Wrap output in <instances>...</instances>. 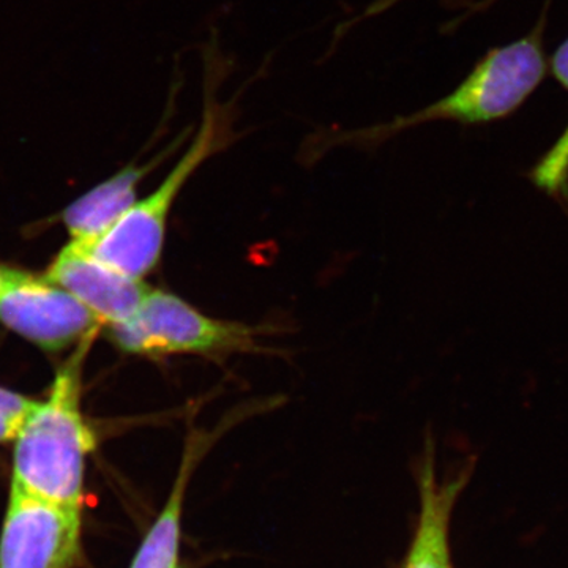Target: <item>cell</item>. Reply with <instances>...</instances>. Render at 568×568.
I'll use <instances>...</instances> for the list:
<instances>
[{
	"mask_svg": "<svg viewBox=\"0 0 568 568\" xmlns=\"http://www.w3.org/2000/svg\"><path fill=\"white\" fill-rule=\"evenodd\" d=\"M93 339H84L55 373L47 398L39 399L13 439L11 491L54 506L82 510L85 469L97 446L82 410V369Z\"/></svg>",
	"mask_w": 568,
	"mask_h": 568,
	"instance_id": "cell-1",
	"label": "cell"
},
{
	"mask_svg": "<svg viewBox=\"0 0 568 568\" xmlns=\"http://www.w3.org/2000/svg\"><path fill=\"white\" fill-rule=\"evenodd\" d=\"M106 331L123 354L153 361L194 355L223 365L235 355H276L264 343L276 327L205 315L185 298L153 287L129 320Z\"/></svg>",
	"mask_w": 568,
	"mask_h": 568,
	"instance_id": "cell-2",
	"label": "cell"
},
{
	"mask_svg": "<svg viewBox=\"0 0 568 568\" xmlns=\"http://www.w3.org/2000/svg\"><path fill=\"white\" fill-rule=\"evenodd\" d=\"M540 24L525 39L495 48L444 99L424 110L372 129L342 134L338 142H379L426 122L477 125L514 114L537 91L547 74Z\"/></svg>",
	"mask_w": 568,
	"mask_h": 568,
	"instance_id": "cell-3",
	"label": "cell"
},
{
	"mask_svg": "<svg viewBox=\"0 0 568 568\" xmlns=\"http://www.w3.org/2000/svg\"><path fill=\"white\" fill-rule=\"evenodd\" d=\"M233 134L226 112L216 100L205 95L203 121L190 148L160 185L141 197L121 222L92 246L91 252L122 274L144 280L162 261L168 222L179 194L205 162L231 144Z\"/></svg>",
	"mask_w": 568,
	"mask_h": 568,
	"instance_id": "cell-4",
	"label": "cell"
},
{
	"mask_svg": "<svg viewBox=\"0 0 568 568\" xmlns=\"http://www.w3.org/2000/svg\"><path fill=\"white\" fill-rule=\"evenodd\" d=\"M0 324L47 353H61L99 335L91 310L44 275L7 267L0 290Z\"/></svg>",
	"mask_w": 568,
	"mask_h": 568,
	"instance_id": "cell-5",
	"label": "cell"
},
{
	"mask_svg": "<svg viewBox=\"0 0 568 568\" xmlns=\"http://www.w3.org/2000/svg\"><path fill=\"white\" fill-rule=\"evenodd\" d=\"M81 510L11 491L0 529V568H73L81 556Z\"/></svg>",
	"mask_w": 568,
	"mask_h": 568,
	"instance_id": "cell-6",
	"label": "cell"
},
{
	"mask_svg": "<svg viewBox=\"0 0 568 568\" xmlns=\"http://www.w3.org/2000/svg\"><path fill=\"white\" fill-rule=\"evenodd\" d=\"M282 403V396L252 399L231 409L212 429L190 428L173 489L159 517L142 538L130 568H181L179 567V548H181L183 503H185V493L192 480L194 467L224 433L242 424L246 418L276 409Z\"/></svg>",
	"mask_w": 568,
	"mask_h": 568,
	"instance_id": "cell-7",
	"label": "cell"
},
{
	"mask_svg": "<svg viewBox=\"0 0 568 568\" xmlns=\"http://www.w3.org/2000/svg\"><path fill=\"white\" fill-rule=\"evenodd\" d=\"M43 275L91 310L104 328L129 320L151 290L144 280L122 274L74 242L55 254Z\"/></svg>",
	"mask_w": 568,
	"mask_h": 568,
	"instance_id": "cell-8",
	"label": "cell"
},
{
	"mask_svg": "<svg viewBox=\"0 0 568 568\" xmlns=\"http://www.w3.org/2000/svg\"><path fill=\"white\" fill-rule=\"evenodd\" d=\"M469 474L470 466H466L457 476L439 480L435 444L426 440L424 459L418 466L420 511L403 568H455L450 555V521Z\"/></svg>",
	"mask_w": 568,
	"mask_h": 568,
	"instance_id": "cell-9",
	"label": "cell"
},
{
	"mask_svg": "<svg viewBox=\"0 0 568 568\" xmlns=\"http://www.w3.org/2000/svg\"><path fill=\"white\" fill-rule=\"evenodd\" d=\"M181 144L182 138H179L151 162L140 166L129 164L63 209L61 222L70 235V242L91 250L136 203L140 183Z\"/></svg>",
	"mask_w": 568,
	"mask_h": 568,
	"instance_id": "cell-10",
	"label": "cell"
},
{
	"mask_svg": "<svg viewBox=\"0 0 568 568\" xmlns=\"http://www.w3.org/2000/svg\"><path fill=\"white\" fill-rule=\"evenodd\" d=\"M532 181L551 196H568V125L547 155L534 168Z\"/></svg>",
	"mask_w": 568,
	"mask_h": 568,
	"instance_id": "cell-11",
	"label": "cell"
},
{
	"mask_svg": "<svg viewBox=\"0 0 568 568\" xmlns=\"http://www.w3.org/2000/svg\"><path fill=\"white\" fill-rule=\"evenodd\" d=\"M36 405L31 396L0 387V446L13 443Z\"/></svg>",
	"mask_w": 568,
	"mask_h": 568,
	"instance_id": "cell-12",
	"label": "cell"
},
{
	"mask_svg": "<svg viewBox=\"0 0 568 568\" xmlns=\"http://www.w3.org/2000/svg\"><path fill=\"white\" fill-rule=\"evenodd\" d=\"M552 77L568 91V39L560 44L551 58Z\"/></svg>",
	"mask_w": 568,
	"mask_h": 568,
	"instance_id": "cell-13",
	"label": "cell"
},
{
	"mask_svg": "<svg viewBox=\"0 0 568 568\" xmlns=\"http://www.w3.org/2000/svg\"><path fill=\"white\" fill-rule=\"evenodd\" d=\"M7 267L6 265H0V290H2V284L6 282Z\"/></svg>",
	"mask_w": 568,
	"mask_h": 568,
	"instance_id": "cell-14",
	"label": "cell"
},
{
	"mask_svg": "<svg viewBox=\"0 0 568 568\" xmlns=\"http://www.w3.org/2000/svg\"><path fill=\"white\" fill-rule=\"evenodd\" d=\"M495 2V0H485V6H488V3Z\"/></svg>",
	"mask_w": 568,
	"mask_h": 568,
	"instance_id": "cell-15",
	"label": "cell"
}]
</instances>
